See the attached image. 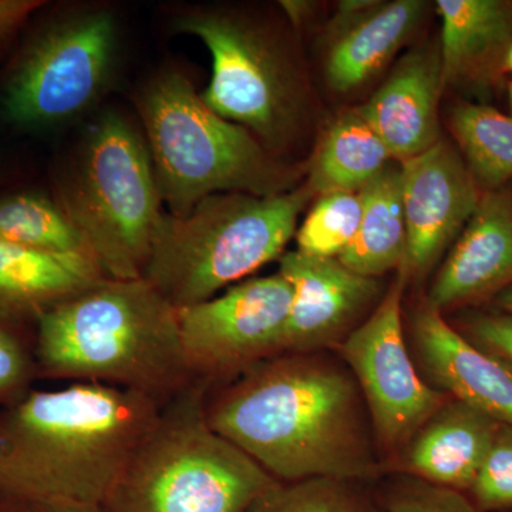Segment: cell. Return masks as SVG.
Returning <instances> with one entry per match:
<instances>
[{
    "label": "cell",
    "mask_w": 512,
    "mask_h": 512,
    "mask_svg": "<svg viewBox=\"0 0 512 512\" xmlns=\"http://www.w3.org/2000/svg\"><path fill=\"white\" fill-rule=\"evenodd\" d=\"M37 375L106 384L167 404L192 384L177 308L146 278L97 282L37 316Z\"/></svg>",
    "instance_id": "3"
},
{
    "label": "cell",
    "mask_w": 512,
    "mask_h": 512,
    "mask_svg": "<svg viewBox=\"0 0 512 512\" xmlns=\"http://www.w3.org/2000/svg\"><path fill=\"white\" fill-rule=\"evenodd\" d=\"M406 282L400 268L375 312L339 346L365 399L377 447L386 457L402 456L417 431L451 399L424 382L407 349L402 322Z\"/></svg>",
    "instance_id": "10"
},
{
    "label": "cell",
    "mask_w": 512,
    "mask_h": 512,
    "mask_svg": "<svg viewBox=\"0 0 512 512\" xmlns=\"http://www.w3.org/2000/svg\"><path fill=\"white\" fill-rule=\"evenodd\" d=\"M278 272L292 288L281 355L339 348L382 291L377 279L355 274L338 258L288 251L279 258Z\"/></svg>",
    "instance_id": "13"
},
{
    "label": "cell",
    "mask_w": 512,
    "mask_h": 512,
    "mask_svg": "<svg viewBox=\"0 0 512 512\" xmlns=\"http://www.w3.org/2000/svg\"><path fill=\"white\" fill-rule=\"evenodd\" d=\"M281 9L284 10L286 19L291 22L295 28H301L303 23L312 16L315 3L306 2V0H285L279 3Z\"/></svg>",
    "instance_id": "33"
},
{
    "label": "cell",
    "mask_w": 512,
    "mask_h": 512,
    "mask_svg": "<svg viewBox=\"0 0 512 512\" xmlns=\"http://www.w3.org/2000/svg\"><path fill=\"white\" fill-rule=\"evenodd\" d=\"M436 9L444 87H494L512 45V0H439Z\"/></svg>",
    "instance_id": "17"
},
{
    "label": "cell",
    "mask_w": 512,
    "mask_h": 512,
    "mask_svg": "<svg viewBox=\"0 0 512 512\" xmlns=\"http://www.w3.org/2000/svg\"><path fill=\"white\" fill-rule=\"evenodd\" d=\"M512 286V192L481 194L473 217L448 252L427 302L440 312L476 305Z\"/></svg>",
    "instance_id": "15"
},
{
    "label": "cell",
    "mask_w": 512,
    "mask_h": 512,
    "mask_svg": "<svg viewBox=\"0 0 512 512\" xmlns=\"http://www.w3.org/2000/svg\"><path fill=\"white\" fill-rule=\"evenodd\" d=\"M386 512H478L467 494L400 474L379 494Z\"/></svg>",
    "instance_id": "28"
},
{
    "label": "cell",
    "mask_w": 512,
    "mask_h": 512,
    "mask_svg": "<svg viewBox=\"0 0 512 512\" xmlns=\"http://www.w3.org/2000/svg\"><path fill=\"white\" fill-rule=\"evenodd\" d=\"M421 0L382 2L369 16L329 42L325 76L330 89L349 93L392 62L426 18Z\"/></svg>",
    "instance_id": "20"
},
{
    "label": "cell",
    "mask_w": 512,
    "mask_h": 512,
    "mask_svg": "<svg viewBox=\"0 0 512 512\" xmlns=\"http://www.w3.org/2000/svg\"><path fill=\"white\" fill-rule=\"evenodd\" d=\"M0 239L36 251L97 262L59 201L43 192L20 191L0 197Z\"/></svg>",
    "instance_id": "23"
},
{
    "label": "cell",
    "mask_w": 512,
    "mask_h": 512,
    "mask_svg": "<svg viewBox=\"0 0 512 512\" xmlns=\"http://www.w3.org/2000/svg\"><path fill=\"white\" fill-rule=\"evenodd\" d=\"M174 30L210 52L211 80L201 99L222 119L248 130L278 157L301 126L305 94L298 70L274 30L227 8H192Z\"/></svg>",
    "instance_id": "8"
},
{
    "label": "cell",
    "mask_w": 512,
    "mask_h": 512,
    "mask_svg": "<svg viewBox=\"0 0 512 512\" xmlns=\"http://www.w3.org/2000/svg\"><path fill=\"white\" fill-rule=\"evenodd\" d=\"M458 332L478 349L512 367V316L497 312H468Z\"/></svg>",
    "instance_id": "30"
},
{
    "label": "cell",
    "mask_w": 512,
    "mask_h": 512,
    "mask_svg": "<svg viewBox=\"0 0 512 512\" xmlns=\"http://www.w3.org/2000/svg\"><path fill=\"white\" fill-rule=\"evenodd\" d=\"M316 198L296 231V251L316 258H339L359 229L362 197L360 192L336 191Z\"/></svg>",
    "instance_id": "26"
},
{
    "label": "cell",
    "mask_w": 512,
    "mask_h": 512,
    "mask_svg": "<svg viewBox=\"0 0 512 512\" xmlns=\"http://www.w3.org/2000/svg\"><path fill=\"white\" fill-rule=\"evenodd\" d=\"M163 404L106 384L29 389L0 404V495L101 505Z\"/></svg>",
    "instance_id": "2"
},
{
    "label": "cell",
    "mask_w": 512,
    "mask_h": 512,
    "mask_svg": "<svg viewBox=\"0 0 512 512\" xmlns=\"http://www.w3.org/2000/svg\"><path fill=\"white\" fill-rule=\"evenodd\" d=\"M312 198L305 184L271 197L211 195L185 217L165 211L143 278L177 309L208 301L281 258Z\"/></svg>",
    "instance_id": "5"
},
{
    "label": "cell",
    "mask_w": 512,
    "mask_h": 512,
    "mask_svg": "<svg viewBox=\"0 0 512 512\" xmlns=\"http://www.w3.org/2000/svg\"><path fill=\"white\" fill-rule=\"evenodd\" d=\"M478 512H512V426L501 423L467 493Z\"/></svg>",
    "instance_id": "27"
},
{
    "label": "cell",
    "mask_w": 512,
    "mask_h": 512,
    "mask_svg": "<svg viewBox=\"0 0 512 512\" xmlns=\"http://www.w3.org/2000/svg\"><path fill=\"white\" fill-rule=\"evenodd\" d=\"M380 3L382 0H342L339 2L335 15L326 28L329 42L369 16Z\"/></svg>",
    "instance_id": "32"
},
{
    "label": "cell",
    "mask_w": 512,
    "mask_h": 512,
    "mask_svg": "<svg viewBox=\"0 0 512 512\" xmlns=\"http://www.w3.org/2000/svg\"><path fill=\"white\" fill-rule=\"evenodd\" d=\"M56 200L107 278H143L165 208L146 138L119 111L94 120Z\"/></svg>",
    "instance_id": "7"
},
{
    "label": "cell",
    "mask_w": 512,
    "mask_h": 512,
    "mask_svg": "<svg viewBox=\"0 0 512 512\" xmlns=\"http://www.w3.org/2000/svg\"><path fill=\"white\" fill-rule=\"evenodd\" d=\"M210 387L194 383L163 406L103 512H245L278 480L205 419Z\"/></svg>",
    "instance_id": "6"
},
{
    "label": "cell",
    "mask_w": 512,
    "mask_h": 512,
    "mask_svg": "<svg viewBox=\"0 0 512 512\" xmlns=\"http://www.w3.org/2000/svg\"><path fill=\"white\" fill-rule=\"evenodd\" d=\"M43 5L42 0H0V52L8 49L30 16Z\"/></svg>",
    "instance_id": "31"
},
{
    "label": "cell",
    "mask_w": 512,
    "mask_h": 512,
    "mask_svg": "<svg viewBox=\"0 0 512 512\" xmlns=\"http://www.w3.org/2000/svg\"><path fill=\"white\" fill-rule=\"evenodd\" d=\"M440 47L423 46L404 55L359 109L382 138L392 160L404 163L440 140L443 94Z\"/></svg>",
    "instance_id": "16"
},
{
    "label": "cell",
    "mask_w": 512,
    "mask_h": 512,
    "mask_svg": "<svg viewBox=\"0 0 512 512\" xmlns=\"http://www.w3.org/2000/svg\"><path fill=\"white\" fill-rule=\"evenodd\" d=\"M500 424L476 407L448 400L404 448L402 474L467 494Z\"/></svg>",
    "instance_id": "18"
},
{
    "label": "cell",
    "mask_w": 512,
    "mask_h": 512,
    "mask_svg": "<svg viewBox=\"0 0 512 512\" xmlns=\"http://www.w3.org/2000/svg\"><path fill=\"white\" fill-rule=\"evenodd\" d=\"M291 303V284L276 272L245 279L208 301L177 309L192 379L212 389L281 355Z\"/></svg>",
    "instance_id": "11"
},
{
    "label": "cell",
    "mask_w": 512,
    "mask_h": 512,
    "mask_svg": "<svg viewBox=\"0 0 512 512\" xmlns=\"http://www.w3.org/2000/svg\"><path fill=\"white\" fill-rule=\"evenodd\" d=\"M106 278L92 259L49 254L0 239V320H36Z\"/></svg>",
    "instance_id": "19"
},
{
    "label": "cell",
    "mask_w": 512,
    "mask_h": 512,
    "mask_svg": "<svg viewBox=\"0 0 512 512\" xmlns=\"http://www.w3.org/2000/svg\"><path fill=\"white\" fill-rule=\"evenodd\" d=\"M32 512H103L100 505L76 503H45L29 505Z\"/></svg>",
    "instance_id": "34"
},
{
    "label": "cell",
    "mask_w": 512,
    "mask_h": 512,
    "mask_svg": "<svg viewBox=\"0 0 512 512\" xmlns=\"http://www.w3.org/2000/svg\"><path fill=\"white\" fill-rule=\"evenodd\" d=\"M205 419L279 483L382 474L359 384L318 353L269 357L208 389Z\"/></svg>",
    "instance_id": "1"
},
{
    "label": "cell",
    "mask_w": 512,
    "mask_h": 512,
    "mask_svg": "<svg viewBox=\"0 0 512 512\" xmlns=\"http://www.w3.org/2000/svg\"><path fill=\"white\" fill-rule=\"evenodd\" d=\"M0 320V404L12 402L29 390L37 375L35 356H30L22 339Z\"/></svg>",
    "instance_id": "29"
},
{
    "label": "cell",
    "mask_w": 512,
    "mask_h": 512,
    "mask_svg": "<svg viewBox=\"0 0 512 512\" xmlns=\"http://www.w3.org/2000/svg\"><path fill=\"white\" fill-rule=\"evenodd\" d=\"M367 485L335 478L276 483L245 512H386Z\"/></svg>",
    "instance_id": "25"
},
{
    "label": "cell",
    "mask_w": 512,
    "mask_h": 512,
    "mask_svg": "<svg viewBox=\"0 0 512 512\" xmlns=\"http://www.w3.org/2000/svg\"><path fill=\"white\" fill-rule=\"evenodd\" d=\"M412 338L424 382L512 426L511 366L464 338L427 299L413 313Z\"/></svg>",
    "instance_id": "14"
},
{
    "label": "cell",
    "mask_w": 512,
    "mask_h": 512,
    "mask_svg": "<svg viewBox=\"0 0 512 512\" xmlns=\"http://www.w3.org/2000/svg\"><path fill=\"white\" fill-rule=\"evenodd\" d=\"M406 218L407 279H423L460 237L483 191L453 144L440 138L420 156L400 163Z\"/></svg>",
    "instance_id": "12"
},
{
    "label": "cell",
    "mask_w": 512,
    "mask_h": 512,
    "mask_svg": "<svg viewBox=\"0 0 512 512\" xmlns=\"http://www.w3.org/2000/svg\"><path fill=\"white\" fill-rule=\"evenodd\" d=\"M119 40L109 9L67 10L46 20L3 80V120L18 130L47 131L82 119L113 84Z\"/></svg>",
    "instance_id": "9"
},
{
    "label": "cell",
    "mask_w": 512,
    "mask_h": 512,
    "mask_svg": "<svg viewBox=\"0 0 512 512\" xmlns=\"http://www.w3.org/2000/svg\"><path fill=\"white\" fill-rule=\"evenodd\" d=\"M450 128L481 191L498 190L512 180V116L461 101L451 110Z\"/></svg>",
    "instance_id": "24"
},
{
    "label": "cell",
    "mask_w": 512,
    "mask_h": 512,
    "mask_svg": "<svg viewBox=\"0 0 512 512\" xmlns=\"http://www.w3.org/2000/svg\"><path fill=\"white\" fill-rule=\"evenodd\" d=\"M501 74H503V77L507 76V74H512V45L510 46V49H508L507 55L504 57Z\"/></svg>",
    "instance_id": "37"
},
{
    "label": "cell",
    "mask_w": 512,
    "mask_h": 512,
    "mask_svg": "<svg viewBox=\"0 0 512 512\" xmlns=\"http://www.w3.org/2000/svg\"><path fill=\"white\" fill-rule=\"evenodd\" d=\"M359 229L339 261L357 275L379 278L406 261L407 231L400 164L387 165L362 191Z\"/></svg>",
    "instance_id": "21"
},
{
    "label": "cell",
    "mask_w": 512,
    "mask_h": 512,
    "mask_svg": "<svg viewBox=\"0 0 512 512\" xmlns=\"http://www.w3.org/2000/svg\"><path fill=\"white\" fill-rule=\"evenodd\" d=\"M494 302L498 311L512 316V286L504 289L503 292L498 293L494 298Z\"/></svg>",
    "instance_id": "35"
},
{
    "label": "cell",
    "mask_w": 512,
    "mask_h": 512,
    "mask_svg": "<svg viewBox=\"0 0 512 512\" xmlns=\"http://www.w3.org/2000/svg\"><path fill=\"white\" fill-rule=\"evenodd\" d=\"M0 512H32L29 505L9 500L0 495Z\"/></svg>",
    "instance_id": "36"
},
{
    "label": "cell",
    "mask_w": 512,
    "mask_h": 512,
    "mask_svg": "<svg viewBox=\"0 0 512 512\" xmlns=\"http://www.w3.org/2000/svg\"><path fill=\"white\" fill-rule=\"evenodd\" d=\"M508 99H510L511 116H512V82L510 83V87H508Z\"/></svg>",
    "instance_id": "38"
},
{
    "label": "cell",
    "mask_w": 512,
    "mask_h": 512,
    "mask_svg": "<svg viewBox=\"0 0 512 512\" xmlns=\"http://www.w3.org/2000/svg\"><path fill=\"white\" fill-rule=\"evenodd\" d=\"M392 161L359 107L343 110L326 128L313 154L306 187L315 197L336 191L360 192Z\"/></svg>",
    "instance_id": "22"
},
{
    "label": "cell",
    "mask_w": 512,
    "mask_h": 512,
    "mask_svg": "<svg viewBox=\"0 0 512 512\" xmlns=\"http://www.w3.org/2000/svg\"><path fill=\"white\" fill-rule=\"evenodd\" d=\"M165 211L185 217L215 194L271 197L296 173L244 127L212 111L180 70H161L136 96Z\"/></svg>",
    "instance_id": "4"
}]
</instances>
